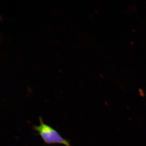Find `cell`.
I'll use <instances>...</instances> for the list:
<instances>
[{
    "mask_svg": "<svg viewBox=\"0 0 146 146\" xmlns=\"http://www.w3.org/2000/svg\"><path fill=\"white\" fill-rule=\"evenodd\" d=\"M40 125H35L33 129L37 131L45 143L48 145L60 144L66 146H72L69 141L64 139L59 133L50 126L44 122L43 119L39 118Z\"/></svg>",
    "mask_w": 146,
    "mask_h": 146,
    "instance_id": "1",
    "label": "cell"
}]
</instances>
